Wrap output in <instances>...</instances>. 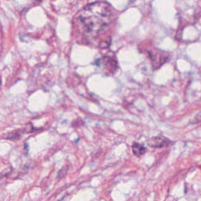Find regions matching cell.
<instances>
[{"instance_id": "cell-1", "label": "cell", "mask_w": 201, "mask_h": 201, "mask_svg": "<svg viewBox=\"0 0 201 201\" xmlns=\"http://www.w3.org/2000/svg\"><path fill=\"white\" fill-rule=\"evenodd\" d=\"M112 16L110 6L103 2L88 4L77 14V23L87 41L96 38L108 26Z\"/></svg>"}, {"instance_id": "cell-2", "label": "cell", "mask_w": 201, "mask_h": 201, "mask_svg": "<svg viewBox=\"0 0 201 201\" xmlns=\"http://www.w3.org/2000/svg\"><path fill=\"white\" fill-rule=\"evenodd\" d=\"M173 142L169 139L162 136H157L152 137L147 140L148 145L151 147L154 148H161L163 147H166L172 145Z\"/></svg>"}, {"instance_id": "cell-3", "label": "cell", "mask_w": 201, "mask_h": 201, "mask_svg": "<svg viewBox=\"0 0 201 201\" xmlns=\"http://www.w3.org/2000/svg\"><path fill=\"white\" fill-rule=\"evenodd\" d=\"M150 58L153 68L154 70H157L167 61L168 56L163 53H156V54L152 53Z\"/></svg>"}, {"instance_id": "cell-4", "label": "cell", "mask_w": 201, "mask_h": 201, "mask_svg": "<svg viewBox=\"0 0 201 201\" xmlns=\"http://www.w3.org/2000/svg\"><path fill=\"white\" fill-rule=\"evenodd\" d=\"M131 149L133 154L137 156H140L144 154L146 151V148L138 143H134L132 145Z\"/></svg>"}, {"instance_id": "cell-5", "label": "cell", "mask_w": 201, "mask_h": 201, "mask_svg": "<svg viewBox=\"0 0 201 201\" xmlns=\"http://www.w3.org/2000/svg\"><path fill=\"white\" fill-rule=\"evenodd\" d=\"M4 138L10 140H19L21 138L20 134L17 131H13L6 134Z\"/></svg>"}, {"instance_id": "cell-6", "label": "cell", "mask_w": 201, "mask_h": 201, "mask_svg": "<svg viewBox=\"0 0 201 201\" xmlns=\"http://www.w3.org/2000/svg\"><path fill=\"white\" fill-rule=\"evenodd\" d=\"M34 131V127L31 124H28L24 130V132L26 133H30L33 132Z\"/></svg>"}, {"instance_id": "cell-7", "label": "cell", "mask_w": 201, "mask_h": 201, "mask_svg": "<svg viewBox=\"0 0 201 201\" xmlns=\"http://www.w3.org/2000/svg\"><path fill=\"white\" fill-rule=\"evenodd\" d=\"M110 38H108L105 41H103L100 42V47H102V48H105V47H107L108 46V44H110Z\"/></svg>"}]
</instances>
